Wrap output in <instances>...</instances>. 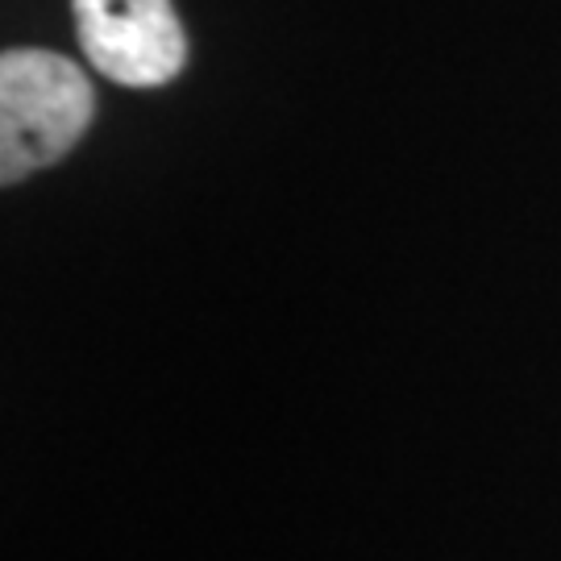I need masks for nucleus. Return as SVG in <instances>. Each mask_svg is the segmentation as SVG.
<instances>
[{
	"label": "nucleus",
	"mask_w": 561,
	"mask_h": 561,
	"mask_svg": "<svg viewBox=\"0 0 561 561\" xmlns=\"http://www.w3.org/2000/svg\"><path fill=\"white\" fill-rule=\"evenodd\" d=\"M92 83L80 62L55 50L18 46L0 55V180L59 162L92 125Z\"/></svg>",
	"instance_id": "1"
},
{
	"label": "nucleus",
	"mask_w": 561,
	"mask_h": 561,
	"mask_svg": "<svg viewBox=\"0 0 561 561\" xmlns=\"http://www.w3.org/2000/svg\"><path fill=\"white\" fill-rule=\"evenodd\" d=\"M88 62L125 88H162L187 67V34L171 0H76Z\"/></svg>",
	"instance_id": "2"
}]
</instances>
